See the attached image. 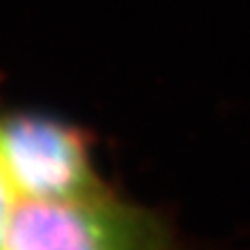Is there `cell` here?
<instances>
[{
    "label": "cell",
    "instance_id": "obj_1",
    "mask_svg": "<svg viewBox=\"0 0 250 250\" xmlns=\"http://www.w3.org/2000/svg\"><path fill=\"white\" fill-rule=\"evenodd\" d=\"M165 219L100 194L67 200H17L0 250H171Z\"/></svg>",
    "mask_w": 250,
    "mask_h": 250
},
{
    "label": "cell",
    "instance_id": "obj_2",
    "mask_svg": "<svg viewBox=\"0 0 250 250\" xmlns=\"http://www.w3.org/2000/svg\"><path fill=\"white\" fill-rule=\"evenodd\" d=\"M0 154L19 200H67L104 192L83 136L50 117L2 119Z\"/></svg>",
    "mask_w": 250,
    "mask_h": 250
},
{
    "label": "cell",
    "instance_id": "obj_3",
    "mask_svg": "<svg viewBox=\"0 0 250 250\" xmlns=\"http://www.w3.org/2000/svg\"><path fill=\"white\" fill-rule=\"evenodd\" d=\"M17 200L19 198L13 190V184L2 163V154H0V242H2V236L6 231V225H9V219H11L15 205H17Z\"/></svg>",
    "mask_w": 250,
    "mask_h": 250
}]
</instances>
